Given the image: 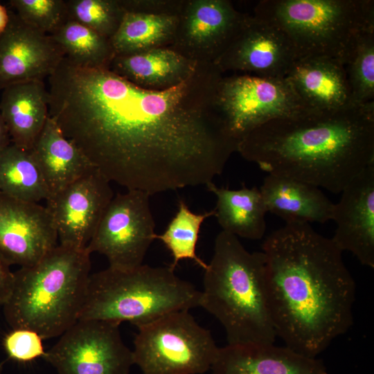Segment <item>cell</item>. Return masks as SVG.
<instances>
[{"label": "cell", "mask_w": 374, "mask_h": 374, "mask_svg": "<svg viewBox=\"0 0 374 374\" xmlns=\"http://www.w3.org/2000/svg\"><path fill=\"white\" fill-rule=\"evenodd\" d=\"M10 21L0 33V89L42 80L55 71L64 55L51 35L22 21L9 9Z\"/></svg>", "instance_id": "obj_16"}, {"label": "cell", "mask_w": 374, "mask_h": 374, "mask_svg": "<svg viewBox=\"0 0 374 374\" xmlns=\"http://www.w3.org/2000/svg\"><path fill=\"white\" fill-rule=\"evenodd\" d=\"M0 193L34 203L50 197L43 175L30 150L11 143L0 152Z\"/></svg>", "instance_id": "obj_26"}, {"label": "cell", "mask_w": 374, "mask_h": 374, "mask_svg": "<svg viewBox=\"0 0 374 374\" xmlns=\"http://www.w3.org/2000/svg\"><path fill=\"white\" fill-rule=\"evenodd\" d=\"M296 60L290 41L279 29L247 15L233 42L213 64L222 73L244 71L284 78Z\"/></svg>", "instance_id": "obj_15"}, {"label": "cell", "mask_w": 374, "mask_h": 374, "mask_svg": "<svg viewBox=\"0 0 374 374\" xmlns=\"http://www.w3.org/2000/svg\"><path fill=\"white\" fill-rule=\"evenodd\" d=\"M215 215L214 210L204 213H195L180 199L178 211L161 234H157L154 240H160L171 253L173 262L170 265L175 269L182 260H193L204 270L207 264L196 253L199 233L203 222Z\"/></svg>", "instance_id": "obj_28"}, {"label": "cell", "mask_w": 374, "mask_h": 374, "mask_svg": "<svg viewBox=\"0 0 374 374\" xmlns=\"http://www.w3.org/2000/svg\"><path fill=\"white\" fill-rule=\"evenodd\" d=\"M30 151L51 196L95 168L50 116Z\"/></svg>", "instance_id": "obj_23"}, {"label": "cell", "mask_w": 374, "mask_h": 374, "mask_svg": "<svg viewBox=\"0 0 374 374\" xmlns=\"http://www.w3.org/2000/svg\"><path fill=\"white\" fill-rule=\"evenodd\" d=\"M259 189L267 213L278 216L285 224L325 223L332 219L334 203L317 186L268 174Z\"/></svg>", "instance_id": "obj_20"}, {"label": "cell", "mask_w": 374, "mask_h": 374, "mask_svg": "<svg viewBox=\"0 0 374 374\" xmlns=\"http://www.w3.org/2000/svg\"><path fill=\"white\" fill-rule=\"evenodd\" d=\"M8 3L22 21L49 35L68 19L65 0H10Z\"/></svg>", "instance_id": "obj_31"}, {"label": "cell", "mask_w": 374, "mask_h": 374, "mask_svg": "<svg viewBox=\"0 0 374 374\" xmlns=\"http://www.w3.org/2000/svg\"><path fill=\"white\" fill-rule=\"evenodd\" d=\"M13 272L0 258V306H3L11 292Z\"/></svg>", "instance_id": "obj_34"}, {"label": "cell", "mask_w": 374, "mask_h": 374, "mask_svg": "<svg viewBox=\"0 0 374 374\" xmlns=\"http://www.w3.org/2000/svg\"><path fill=\"white\" fill-rule=\"evenodd\" d=\"M237 152L268 174L341 193L374 163V102L272 119L243 138Z\"/></svg>", "instance_id": "obj_3"}, {"label": "cell", "mask_w": 374, "mask_h": 374, "mask_svg": "<svg viewBox=\"0 0 374 374\" xmlns=\"http://www.w3.org/2000/svg\"><path fill=\"white\" fill-rule=\"evenodd\" d=\"M114 196L110 181L96 168L51 195L46 206L59 244L87 249Z\"/></svg>", "instance_id": "obj_13"}, {"label": "cell", "mask_w": 374, "mask_h": 374, "mask_svg": "<svg viewBox=\"0 0 374 374\" xmlns=\"http://www.w3.org/2000/svg\"><path fill=\"white\" fill-rule=\"evenodd\" d=\"M334 204L336 224L331 240L342 252L352 253L364 266L374 267V163L359 173Z\"/></svg>", "instance_id": "obj_17"}, {"label": "cell", "mask_w": 374, "mask_h": 374, "mask_svg": "<svg viewBox=\"0 0 374 374\" xmlns=\"http://www.w3.org/2000/svg\"><path fill=\"white\" fill-rule=\"evenodd\" d=\"M285 78L310 111H332L350 105L346 66L337 60L326 57L296 60Z\"/></svg>", "instance_id": "obj_19"}, {"label": "cell", "mask_w": 374, "mask_h": 374, "mask_svg": "<svg viewBox=\"0 0 374 374\" xmlns=\"http://www.w3.org/2000/svg\"><path fill=\"white\" fill-rule=\"evenodd\" d=\"M127 12L179 15L184 0H120Z\"/></svg>", "instance_id": "obj_33"}, {"label": "cell", "mask_w": 374, "mask_h": 374, "mask_svg": "<svg viewBox=\"0 0 374 374\" xmlns=\"http://www.w3.org/2000/svg\"><path fill=\"white\" fill-rule=\"evenodd\" d=\"M10 144L9 132L0 112V152Z\"/></svg>", "instance_id": "obj_35"}, {"label": "cell", "mask_w": 374, "mask_h": 374, "mask_svg": "<svg viewBox=\"0 0 374 374\" xmlns=\"http://www.w3.org/2000/svg\"><path fill=\"white\" fill-rule=\"evenodd\" d=\"M253 15L286 36L296 60L326 57L346 66L359 35L374 26V1L262 0Z\"/></svg>", "instance_id": "obj_7"}, {"label": "cell", "mask_w": 374, "mask_h": 374, "mask_svg": "<svg viewBox=\"0 0 374 374\" xmlns=\"http://www.w3.org/2000/svg\"><path fill=\"white\" fill-rule=\"evenodd\" d=\"M42 340L39 335L31 330L15 328L4 337L3 346L10 358L28 362L44 357Z\"/></svg>", "instance_id": "obj_32"}, {"label": "cell", "mask_w": 374, "mask_h": 374, "mask_svg": "<svg viewBox=\"0 0 374 374\" xmlns=\"http://www.w3.org/2000/svg\"><path fill=\"white\" fill-rule=\"evenodd\" d=\"M200 299L201 291L170 265L109 267L90 275L79 319L127 321L139 328L172 312L198 307Z\"/></svg>", "instance_id": "obj_6"}, {"label": "cell", "mask_w": 374, "mask_h": 374, "mask_svg": "<svg viewBox=\"0 0 374 374\" xmlns=\"http://www.w3.org/2000/svg\"><path fill=\"white\" fill-rule=\"evenodd\" d=\"M91 253L57 244L35 264L13 272L3 305L12 329L31 330L44 339L62 335L79 320L91 275Z\"/></svg>", "instance_id": "obj_5"}, {"label": "cell", "mask_w": 374, "mask_h": 374, "mask_svg": "<svg viewBox=\"0 0 374 374\" xmlns=\"http://www.w3.org/2000/svg\"><path fill=\"white\" fill-rule=\"evenodd\" d=\"M120 324L79 319L43 357L58 374H130L132 350L123 341Z\"/></svg>", "instance_id": "obj_11"}, {"label": "cell", "mask_w": 374, "mask_h": 374, "mask_svg": "<svg viewBox=\"0 0 374 374\" xmlns=\"http://www.w3.org/2000/svg\"><path fill=\"white\" fill-rule=\"evenodd\" d=\"M223 73L199 62L179 84L151 90L64 57L49 76L48 113L110 182L150 195L207 185L238 151L217 105Z\"/></svg>", "instance_id": "obj_1"}, {"label": "cell", "mask_w": 374, "mask_h": 374, "mask_svg": "<svg viewBox=\"0 0 374 374\" xmlns=\"http://www.w3.org/2000/svg\"><path fill=\"white\" fill-rule=\"evenodd\" d=\"M345 66L350 104L360 106L374 102V26L359 35Z\"/></svg>", "instance_id": "obj_29"}, {"label": "cell", "mask_w": 374, "mask_h": 374, "mask_svg": "<svg viewBox=\"0 0 374 374\" xmlns=\"http://www.w3.org/2000/svg\"><path fill=\"white\" fill-rule=\"evenodd\" d=\"M3 364L0 363V374H2Z\"/></svg>", "instance_id": "obj_37"}, {"label": "cell", "mask_w": 374, "mask_h": 374, "mask_svg": "<svg viewBox=\"0 0 374 374\" xmlns=\"http://www.w3.org/2000/svg\"><path fill=\"white\" fill-rule=\"evenodd\" d=\"M150 197L139 190L114 196L87 245L88 251L105 256L112 268L130 269L143 265L156 235Z\"/></svg>", "instance_id": "obj_10"}, {"label": "cell", "mask_w": 374, "mask_h": 374, "mask_svg": "<svg viewBox=\"0 0 374 374\" xmlns=\"http://www.w3.org/2000/svg\"><path fill=\"white\" fill-rule=\"evenodd\" d=\"M217 197L215 215L222 231L249 240L261 239L266 231L267 213L262 194L256 186L230 190L213 182L206 185Z\"/></svg>", "instance_id": "obj_24"}, {"label": "cell", "mask_w": 374, "mask_h": 374, "mask_svg": "<svg viewBox=\"0 0 374 374\" xmlns=\"http://www.w3.org/2000/svg\"><path fill=\"white\" fill-rule=\"evenodd\" d=\"M138 330L132 355L143 374H202L218 355L211 332L189 310L172 312Z\"/></svg>", "instance_id": "obj_8"}, {"label": "cell", "mask_w": 374, "mask_h": 374, "mask_svg": "<svg viewBox=\"0 0 374 374\" xmlns=\"http://www.w3.org/2000/svg\"><path fill=\"white\" fill-rule=\"evenodd\" d=\"M50 35L64 57L78 66L109 69L115 56L109 39L69 18Z\"/></svg>", "instance_id": "obj_27"}, {"label": "cell", "mask_w": 374, "mask_h": 374, "mask_svg": "<svg viewBox=\"0 0 374 374\" xmlns=\"http://www.w3.org/2000/svg\"><path fill=\"white\" fill-rule=\"evenodd\" d=\"M262 250L276 337L317 357L353 323L355 282L342 251L306 223L285 224L266 238Z\"/></svg>", "instance_id": "obj_2"}, {"label": "cell", "mask_w": 374, "mask_h": 374, "mask_svg": "<svg viewBox=\"0 0 374 374\" xmlns=\"http://www.w3.org/2000/svg\"><path fill=\"white\" fill-rule=\"evenodd\" d=\"M199 307L224 328L228 344H270L276 337L266 290L265 256L220 232L204 269Z\"/></svg>", "instance_id": "obj_4"}, {"label": "cell", "mask_w": 374, "mask_h": 374, "mask_svg": "<svg viewBox=\"0 0 374 374\" xmlns=\"http://www.w3.org/2000/svg\"><path fill=\"white\" fill-rule=\"evenodd\" d=\"M57 240L46 206L0 193V258L7 265L35 264L57 245Z\"/></svg>", "instance_id": "obj_14"}, {"label": "cell", "mask_w": 374, "mask_h": 374, "mask_svg": "<svg viewBox=\"0 0 374 374\" xmlns=\"http://www.w3.org/2000/svg\"><path fill=\"white\" fill-rule=\"evenodd\" d=\"M0 112L11 143L30 150L49 116L48 91L44 81L24 82L3 89Z\"/></svg>", "instance_id": "obj_22"}, {"label": "cell", "mask_w": 374, "mask_h": 374, "mask_svg": "<svg viewBox=\"0 0 374 374\" xmlns=\"http://www.w3.org/2000/svg\"><path fill=\"white\" fill-rule=\"evenodd\" d=\"M68 18L111 39L125 10L120 0H66Z\"/></svg>", "instance_id": "obj_30"}, {"label": "cell", "mask_w": 374, "mask_h": 374, "mask_svg": "<svg viewBox=\"0 0 374 374\" xmlns=\"http://www.w3.org/2000/svg\"><path fill=\"white\" fill-rule=\"evenodd\" d=\"M213 374H329L323 362L287 346L229 345L220 348Z\"/></svg>", "instance_id": "obj_18"}, {"label": "cell", "mask_w": 374, "mask_h": 374, "mask_svg": "<svg viewBox=\"0 0 374 374\" xmlns=\"http://www.w3.org/2000/svg\"><path fill=\"white\" fill-rule=\"evenodd\" d=\"M247 15L228 0H184L167 48L197 62L214 63L233 42Z\"/></svg>", "instance_id": "obj_12"}, {"label": "cell", "mask_w": 374, "mask_h": 374, "mask_svg": "<svg viewBox=\"0 0 374 374\" xmlns=\"http://www.w3.org/2000/svg\"><path fill=\"white\" fill-rule=\"evenodd\" d=\"M10 21V12L6 6L0 3V33L8 26Z\"/></svg>", "instance_id": "obj_36"}, {"label": "cell", "mask_w": 374, "mask_h": 374, "mask_svg": "<svg viewBox=\"0 0 374 374\" xmlns=\"http://www.w3.org/2000/svg\"><path fill=\"white\" fill-rule=\"evenodd\" d=\"M198 63L169 48L161 47L133 54L116 55L109 69L141 88L164 90L188 79Z\"/></svg>", "instance_id": "obj_21"}, {"label": "cell", "mask_w": 374, "mask_h": 374, "mask_svg": "<svg viewBox=\"0 0 374 374\" xmlns=\"http://www.w3.org/2000/svg\"><path fill=\"white\" fill-rule=\"evenodd\" d=\"M178 16L125 11L117 31L110 39L115 55L168 47L175 35Z\"/></svg>", "instance_id": "obj_25"}, {"label": "cell", "mask_w": 374, "mask_h": 374, "mask_svg": "<svg viewBox=\"0 0 374 374\" xmlns=\"http://www.w3.org/2000/svg\"><path fill=\"white\" fill-rule=\"evenodd\" d=\"M217 105L238 143L254 129L272 119L310 111L285 78L249 74L222 76Z\"/></svg>", "instance_id": "obj_9"}]
</instances>
